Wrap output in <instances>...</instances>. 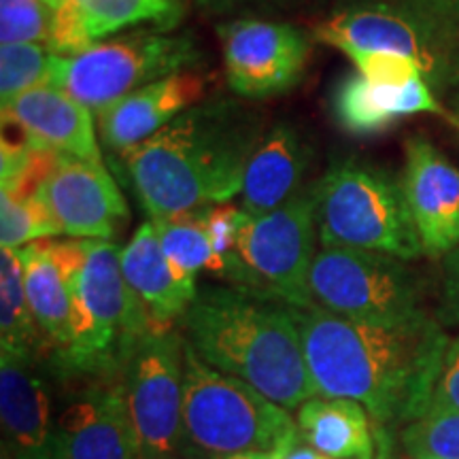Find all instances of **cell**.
<instances>
[{"mask_svg": "<svg viewBox=\"0 0 459 459\" xmlns=\"http://www.w3.org/2000/svg\"><path fill=\"white\" fill-rule=\"evenodd\" d=\"M317 395L349 398L377 426H409L428 411L449 336L438 319L387 328L313 307L294 308Z\"/></svg>", "mask_w": 459, "mask_h": 459, "instance_id": "obj_1", "label": "cell"}, {"mask_svg": "<svg viewBox=\"0 0 459 459\" xmlns=\"http://www.w3.org/2000/svg\"><path fill=\"white\" fill-rule=\"evenodd\" d=\"M264 132L262 115L243 102L200 100L117 158L149 220H166L238 196Z\"/></svg>", "mask_w": 459, "mask_h": 459, "instance_id": "obj_2", "label": "cell"}, {"mask_svg": "<svg viewBox=\"0 0 459 459\" xmlns=\"http://www.w3.org/2000/svg\"><path fill=\"white\" fill-rule=\"evenodd\" d=\"M181 321L186 341L206 364L283 409L294 411L317 395L291 307L234 285H206Z\"/></svg>", "mask_w": 459, "mask_h": 459, "instance_id": "obj_3", "label": "cell"}, {"mask_svg": "<svg viewBox=\"0 0 459 459\" xmlns=\"http://www.w3.org/2000/svg\"><path fill=\"white\" fill-rule=\"evenodd\" d=\"M149 328L152 321L124 277L122 247L88 240V257L73 290L68 344L49 359L54 375L71 381L124 377Z\"/></svg>", "mask_w": 459, "mask_h": 459, "instance_id": "obj_4", "label": "cell"}, {"mask_svg": "<svg viewBox=\"0 0 459 459\" xmlns=\"http://www.w3.org/2000/svg\"><path fill=\"white\" fill-rule=\"evenodd\" d=\"M313 194L321 247L375 251L404 262L423 255L402 181L383 169L342 160L330 166Z\"/></svg>", "mask_w": 459, "mask_h": 459, "instance_id": "obj_5", "label": "cell"}, {"mask_svg": "<svg viewBox=\"0 0 459 459\" xmlns=\"http://www.w3.org/2000/svg\"><path fill=\"white\" fill-rule=\"evenodd\" d=\"M187 455L221 459L247 451H273L298 434L291 412L249 383L213 368L186 341Z\"/></svg>", "mask_w": 459, "mask_h": 459, "instance_id": "obj_6", "label": "cell"}, {"mask_svg": "<svg viewBox=\"0 0 459 459\" xmlns=\"http://www.w3.org/2000/svg\"><path fill=\"white\" fill-rule=\"evenodd\" d=\"M200 60L203 51L192 34L147 28L111 37L73 56L51 54L48 83L96 115L149 83L194 71Z\"/></svg>", "mask_w": 459, "mask_h": 459, "instance_id": "obj_7", "label": "cell"}, {"mask_svg": "<svg viewBox=\"0 0 459 459\" xmlns=\"http://www.w3.org/2000/svg\"><path fill=\"white\" fill-rule=\"evenodd\" d=\"M315 232L313 189H302L271 213H245L226 281L285 307H313Z\"/></svg>", "mask_w": 459, "mask_h": 459, "instance_id": "obj_8", "label": "cell"}, {"mask_svg": "<svg viewBox=\"0 0 459 459\" xmlns=\"http://www.w3.org/2000/svg\"><path fill=\"white\" fill-rule=\"evenodd\" d=\"M311 294L317 307L364 324L400 328L432 319L417 271L400 257L375 251L321 247L313 262Z\"/></svg>", "mask_w": 459, "mask_h": 459, "instance_id": "obj_9", "label": "cell"}, {"mask_svg": "<svg viewBox=\"0 0 459 459\" xmlns=\"http://www.w3.org/2000/svg\"><path fill=\"white\" fill-rule=\"evenodd\" d=\"M124 387L143 457H189L183 423L186 336L152 325L126 364Z\"/></svg>", "mask_w": 459, "mask_h": 459, "instance_id": "obj_10", "label": "cell"}, {"mask_svg": "<svg viewBox=\"0 0 459 459\" xmlns=\"http://www.w3.org/2000/svg\"><path fill=\"white\" fill-rule=\"evenodd\" d=\"M453 30L455 26L402 0H366L334 11L317 26L315 37L342 54L355 49L409 56L421 66L429 85H436L451 66Z\"/></svg>", "mask_w": 459, "mask_h": 459, "instance_id": "obj_11", "label": "cell"}, {"mask_svg": "<svg viewBox=\"0 0 459 459\" xmlns=\"http://www.w3.org/2000/svg\"><path fill=\"white\" fill-rule=\"evenodd\" d=\"M226 82L243 99H268L296 88L311 56L300 28L268 20L226 22L217 28Z\"/></svg>", "mask_w": 459, "mask_h": 459, "instance_id": "obj_12", "label": "cell"}, {"mask_svg": "<svg viewBox=\"0 0 459 459\" xmlns=\"http://www.w3.org/2000/svg\"><path fill=\"white\" fill-rule=\"evenodd\" d=\"M39 196L62 234L83 240H113L128 220V204L102 162L57 153Z\"/></svg>", "mask_w": 459, "mask_h": 459, "instance_id": "obj_13", "label": "cell"}, {"mask_svg": "<svg viewBox=\"0 0 459 459\" xmlns=\"http://www.w3.org/2000/svg\"><path fill=\"white\" fill-rule=\"evenodd\" d=\"M57 412L62 459H145L132 423L124 377L85 378Z\"/></svg>", "mask_w": 459, "mask_h": 459, "instance_id": "obj_14", "label": "cell"}, {"mask_svg": "<svg viewBox=\"0 0 459 459\" xmlns=\"http://www.w3.org/2000/svg\"><path fill=\"white\" fill-rule=\"evenodd\" d=\"M41 358L0 351L3 446L13 459H62L54 394Z\"/></svg>", "mask_w": 459, "mask_h": 459, "instance_id": "obj_15", "label": "cell"}, {"mask_svg": "<svg viewBox=\"0 0 459 459\" xmlns=\"http://www.w3.org/2000/svg\"><path fill=\"white\" fill-rule=\"evenodd\" d=\"M49 9L48 48L73 56L117 32L149 26L170 32L186 15V0H43Z\"/></svg>", "mask_w": 459, "mask_h": 459, "instance_id": "obj_16", "label": "cell"}, {"mask_svg": "<svg viewBox=\"0 0 459 459\" xmlns=\"http://www.w3.org/2000/svg\"><path fill=\"white\" fill-rule=\"evenodd\" d=\"M404 152L402 189L423 255L445 257L459 245V170L423 136L406 141Z\"/></svg>", "mask_w": 459, "mask_h": 459, "instance_id": "obj_17", "label": "cell"}, {"mask_svg": "<svg viewBox=\"0 0 459 459\" xmlns=\"http://www.w3.org/2000/svg\"><path fill=\"white\" fill-rule=\"evenodd\" d=\"M24 271L26 298L54 359L71 334L73 290L82 277L88 240L43 238L17 249Z\"/></svg>", "mask_w": 459, "mask_h": 459, "instance_id": "obj_18", "label": "cell"}, {"mask_svg": "<svg viewBox=\"0 0 459 459\" xmlns=\"http://www.w3.org/2000/svg\"><path fill=\"white\" fill-rule=\"evenodd\" d=\"M3 124L13 126L37 147L102 162L94 111L49 83L3 105Z\"/></svg>", "mask_w": 459, "mask_h": 459, "instance_id": "obj_19", "label": "cell"}, {"mask_svg": "<svg viewBox=\"0 0 459 459\" xmlns=\"http://www.w3.org/2000/svg\"><path fill=\"white\" fill-rule=\"evenodd\" d=\"M204 94V79L194 71L177 73L132 91L96 113V130L107 152L122 156L196 105Z\"/></svg>", "mask_w": 459, "mask_h": 459, "instance_id": "obj_20", "label": "cell"}, {"mask_svg": "<svg viewBox=\"0 0 459 459\" xmlns=\"http://www.w3.org/2000/svg\"><path fill=\"white\" fill-rule=\"evenodd\" d=\"M122 271L156 328H172L186 317L198 294L196 277H189L166 255L158 230L149 220L122 247Z\"/></svg>", "mask_w": 459, "mask_h": 459, "instance_id": "obj_21", "label": "cell"}, {"mask_svg": "<svg viewBox=\"0 0 459 459\" xmlns=\"http://www.w3.org/2000/svg\"><path fill=\"white\" fill-rule=\"evenodd\" d=\"M313 149L291 122H279L257 141L245 169L240 209L264 215L283 206L298 192L311 166Z\"/></svg>", "mask_w": 459, "mask_h": 459, "instance_id": "obj_22", "label": "cell"}, {"mask_svg": "<svg viewBox=\"0 0 459 459\" xmlns=\"http://www.w3.org/2000/svg\"><path fill=\"white\" fill-rule=\"evenodd\" d=\"M417 113H443L423 74L404 85H394L368 82L353 73L342 77L332 91L336 124L355 136L378 134L398 119Z\"/></svg>", "mask_w": 459, "mask_h": 459, "instance_id": "obj_23", "label": "cell"}, {"mask_svg": "<svg viewBox=\"0 0 459 459\" xmlns=\"http://www.w3.org/2000/svg\"><path fill=\"white\" fill-rule=\"evenodd\" d=\"M359 402L315 398L298 406V432L308 445L332 459H375L377 426Z\"/></svg>", "mask_w": 459, "mask_h": 459, "instance_id": "obj_24", "label": "cell"}, {"mask_svg": "<svg viewBox=\"0 0 459 459\" xmlns=\"http://www.w3.org/2000/svg\"><path fill=\"white\" fill-rule=\"evenodd\" d=\"M0 351L39 353L43 358L48 351L26 298L20 254L7 247L0 254Z\"/></svg>", "mask_w": 459, "mask_h": 459, "instance_id": "obj_25", "label": "cell"}, {"mask_svg": "<svg viewBox=\"0 0 459 459\" xmlns=\"http://www.w3.org/2000/svg\"><path fill=\"white\" fill-rule=\"evenodd\" d=\"M152 221L158 230L160 243H162L166 255L179 271L189 274V277L209 273L226 279L228 264L217 254L209 234H206L203 209Z\"/></svg>", "mask_w": 459, "mask_h": 459, "instance_id": "obj_26", "label": "cell"}, {"mask_svg": "<svg viewBox=\"0 0 459 459\" xmlns=\"http://www.w3.org/2000/svg\"><path fill=\"white\" fill-rule=\"evenodd\" d=\"M60 234V226L39 194L22 198L0 194V245L22 249L34 240L56 238Z\"/></svg>", "mask_w": 459, "mask_h": 459, "instance_id": "obj_27", "label": "cell"}, {"mask_svg": "<svg viewBox=\"0 0 459 459\" xmlns=\"http://www.w3.org/2000/svg\"><path fill=\"white\" fill-rule=\"evenodd\" d=\"M57 153L49 149L32 145L30 141H13L3 136V153H0V181L3 189L0 194L7 196H30L37 194L45 177L49 175L51 166L56 162Z\"/></svg>", "mask_w": 459, "mask_h": 459, "instance_id": "obj_28", "label": "cell"}, {"mask_svg": "<svg viewBox=\"0 0 459 459\" xmlns=\"http://www.w3.org/2000/svg\"><path fill=\"white\" fill-rule=\"evenodd\" d=\"M51 51L43 43H11L0 49V96L9 105L28 90L48 85Z\"/></svg>", "mask_w": 459, "mask_h": 459, "instance_id": "obj_29", "label": "cell"}, {"mask_svg": "<svg viewBox=\"0 0 459 459\" xmlns=\"http://www.w3.org/2000/svg\"><path fill=\"white\" fill-rule=\"evenodd\" d=\"M409 457L459 459V412L428 411L402 429Z\"/></svg>", "mask_w": 459, "mask_h": 459, "instance_id": "obj_30", "label": "cell"}, {"mask_svg": "<svg viewBox=\"0 0 459 459\" xmlns=\"http://www.w3.org/2000/svg\"><path fill=\"white\" fill-rule=\"evenodd\" d=\"M49 37V9L43 0H0V39L11 43H43Z\"/></svg>", "mask_w": 459, "mask_h": 459, "instance_id": "obj_31", "label": "cell"}, {"mask_svg": "<svg viewBox=\"0 0 459 459\" xmlns=\"http://www.w3.org/2000/svg\"><path fill=\"white\" fill-rule=\"evenodd\" d=\"M344 56L353 62L361 77L375 83L404 85L415 77H421L423 71L409 56L389 54V51H344ZM426 77V74H423Z\"/></svg>", "mask_w": 459, "mask_h": 459, "instance_id": "obj_32", "label": "cell"}, {"mask_svg": "<svg viewBox=\"0 0 459 459\" xmlns=\"http://www.w3.org/2000/svg\"><path fill=\"white\" fill-rule=\"evenodd\" d=\"M245 211L237 209L230 203L223 204H211L203 209V221L206 228V234H209L211 243L217 249L226 264L230 257L234 255V247H237L238 230L240 223H243Z\"/></svg>", "mask_w": 459, "mask_h": 459, "instance_id": "obj_33", "label": "cell"}, {"mask_svg": "<svg viewBox=\"0 0 459 459\" xmlns=\"http://www.w3.org/2000/svg\"><path fill=\"white\" fill-rule=\"evenodd\" d=\"M428 411L459 412V336L449 338L446 344Z\"/></svg>", "mask_w": 459, "mask_h": 459, "instance_id": "obj_34", "label": "cell"}, {"mask_svg": "<svg viewBox=\"0 0 459 459\" xmlns=\"http://www.w3.org/2000/svg\"><path fill=\"white\" fill-rule=\"evenodd\" d=\"M443 328H459V245L445 255L438 317Z\"/></svg>", "mask_w": 459, "mask_h": 459, "instance_id": "obj_35", "label": "cell"}, {"mask_svg": "<svg viewBox=\"0 0 459 459\" xmlns=\"http://www.w3.org/2000/svg\"><path fill=\"white\" fill-rule=\"evenodd\" d=\"M426 13L438 17L451 26H459V0H402Z\"/></svg>", "mask_w": 459, "mask_h": 459, "instance_id": "obj_36", "label": "cell"}, {"mask_svg": "<svg viewBox=\"0 0 459 459\" xmlns=\"http://www.w3.org/2000/svg\"><path fill=\"white\" fill-rule=\"evenodd\" d=\"M200 9L209 13H232L245 7H266V4H281L283 0H194Z\"/></svg>", "mask_w": 459, "mask_h": 459, "instance_id": "obj_37", "label": "cell"}, {"mask_svg": "<svg viewBox=\"0 0 459 459\" xmlns=\"http://www.w3.org/2000/svg\"><path fill=\"white\" fill-rule=\"evenodd\" d=\"M283 459H332V457L324 455V453L308 445L300 436V432H298L294 438L287 443L283 451Z\"/></svg>", "mask_w": 459, "mask_h": 459, "instance_id": "obj_38", "label": "cell"}, {"mask_svg": "<svg viewBox=\"0 0 459 459\" xmlns=\"http://www.w3.org/2000/svg\"><path fill=\"white\" fill-rule=\"evenodd\" d=\"M377 426V423H375ZM377 455L375 459H394V451H392V434H389L387 428L377 426Z\"/></svg>", "mask_w": 459, "mask_h": 459, "instance_id": "obj_39", "label": "cell"}, {"mask_svg": "<svg viewBox=\"0 0 459 459\" xmlns=\"http://www.w3.org/2000/svg\"><path fill=\"white\" fill-rule=\"evenodd\" d=\"M221 459H268V451H247V453H237V455H228Z\"/></svg>", "mask_w": 459, "mask_h": 459, "instance_id": "obj_40", "label": "cell"}, {"mask_svg": "<svg viewBox=\"0 0 459 459\" xmlns=\"http://www.w3.org/2000/svg\"><path fill=\"white\" fill-rule=\"evenodd\" d=\"M296 436V434H294ZM294 436H291V438H294ZM291 438H287V440H283V443H281L277 449H273V451H268V459H283V451H285V446H287V443H290Z\"/></svg>", "mask_w": 459, "mask_h": 459, "instance_id": "obj_41", "label": "cell"}, {"mask_svg": "<svg viewBox=\"0 0 459 459\" xmlns=\"http://www.w3.org/2000/svg\"><path fill=\"white\" fill-rule=\"evenodd\" d=\"M455 83H457V94H455V102H457V115H459V62L455 68Z\"/></svg>", "mask_w": 459, "mask_h": 459, "instance_id": "obj_42", "label": "cell"}, {"mask_svg": "<svg viewBox=\"0 0 459 459\" xmlns=\"http://www.w3.org/2000/svg\"><path fill=\"white\" fill-rule=\"evenodd\" d=\"M0 459H13V457H11V453L7 451V446H3V453H0Z\"/></svg>", "mask_w": 459, "mask_h": 459, "instance_id": "obj_43", "label": "cell"}, {"mask_svg": "<svg viewBox=\"0 0 459 459\" xmlns=\"http://www.w3.org/2000/svg\"><path fill=\"white\" fill-rule=\"evenodd\" d=\"M166 459H194V457H183V455H177V457H166Z\"/></svg>", "mask_w": 459, "mask_h": 459, "instance_id": "obj_44", "label": "cell"}, {"mask_svg": "<svg viewBox=\"0 0 459 459\" xmlns=\"http://www.w3.org/2000/svg\"><path fill=\"white\" fill-rule=\"evenodd\" d=\"M409 459H434V457H409Z\"/></svg>", "mask_w": 459, "mask_h": 459, "instance_id": "obj_45", "label": "cell"}]
</instances>
